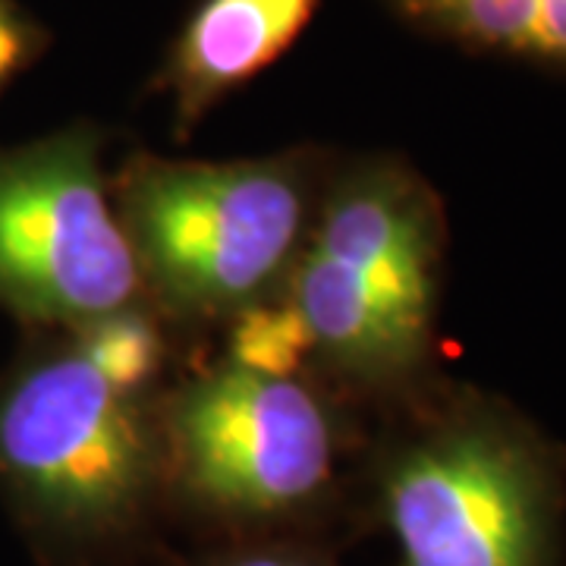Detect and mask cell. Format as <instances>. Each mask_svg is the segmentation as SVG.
Returning <instances> with one entry per match:
<instances>
[{
  "label": "cell",
  "mask_w": 566,
  "mask_h": 566,
  "mask_svg": "<svg viewBox=\"0 0 566 566\" xmlns=\"http://www.w3.org/2000/svg\"><path fill=\"white\" fill-rule=\"evenodd\" d=\"M444 211L406 164L378 158L327 182L281 296L308 363L337 381L394 394L419 381L438 327Z\"/></svg>",
  "instance_id": "cell-1"
},
{
  "label": "cell",
  "mask_w": 566,
  "mask_h": 566,
  "mask_svg": "<svg viewBox=\"0 0 566 566\" xmlns=\"http://www.w3.org/2000/svg\"><path fill=\"white\" fill-rule=\"evenodd\" d=\"M0 485L54 564L120 566L167 506L158 403L70 334L0 387Z\"/></svg>",
  "instance_id": "cell-2"
},
{
  "label": "cell",
  "mask_w": 566,
  "mask_h": 566,
  "mask_svg": "<svg viewBox=\"0 0 566 566\" xmlns=\"http://www.w3.org/2000/svg\"><path fill=\"white\" fill-rule=\"evenodd\" d=\"M368 504L397 566H566L560 450L479 394H453L394 434Z\"/></svg>",
  "instance_id": "cell-3"
},
{
  "label": "cell",
  "mask_w": 566,
  "mask_h": 566,
  "mask_svg": "<svg viewBox=\"0 0 566 566\" xmlns=\"http://www.w3.org/2000/svg\"><path fill=\"white\" fill-rule=\"evenodd\" d=\"M223 359L158 403L167 506L223 542L308 535L340 494L344 428L308 378Z\"/></svg>",
  "instance_id": "cell-4"
},
{
  "label": "cell",
  "mask_w": 566,
  "mask_h": 566,
  "mask_svg": "<svg viewBox=\"0 0 566 566\" xmlns=\"http://www.w3.org/2000/svg\"><path fill=\"white\" fill-rule=\"evenodd\" d=\"M322 189L305 151L237 161L142 155L123 170L114 205L145 293L186 322H233L281 293Z\"/></svg>",
  "instance_id": "cell-5"
},
{
  "label": "cell",
  "mask_w": 566,
  "mask_h": 566,
  "mask_svg": "<svg viewBox=\"0 0 566 566\" xmlns=\"http://www.w3.org/2000/svg\"><path fill=\"white\" fill-rule=\"evenodd\" d=\"M98 148L73 126L0 155V303L25 322L76 331L148 296Z\"/></svg>",
  "instance_id": "cell-6"
},
{
  "label": "cell",
  "mask_w": 566,
  "mask_h": 566,
  "mask_svg": "<svg viewBox=\"0 0 566 566\" xmlns=\"http://www.w3.org/2000/svg\"><path fill=\"white\" fill-rule=\"evenodd\" d=\"M318 0H202L164 63L161 88L186 136L214 104L293 48Z\"/></svg>",
  "instance_id": "cell-7"
},
{
  "label": "cell",
  "mask_w": 566,
  "mask_h": 566,
  "mask_svg": "<svg viewBox=\"0 0 566 566\" xmlns=\"http://www.w3.org/2000/svg\"><path fill=\"white\" fill-rule=\"evenodd\" d=\"M434 39L566 73V0H390Z\"/></svg>",
  "instance_id": "cell-8"
},
{
  "label": "cell",
  "mask_w": 566,
  "mask_h": 566,
  "mask_svg": "<svg viewBox=\"0 0 566 566\" xmlns=\"http://www.w3.org/2000/svg\"><path fill=\"white\" fill-rule=\"evenodd\" d=\"M88 359L111 375L117 385L151 394L164 368V337L155 315H148L142 305L123 308L117 315H107L102 322L85 324L70 331Z\"/></svg>",
  "instance_id": "cell-9"
},
{
  "label": "cell",
  "mask_w": 566,
  "mask_h": 566,
  "mask_svg": "<svg viewBox=\"0 0 566 566\" xmlns=\"http://www.w3.org/2000/svg\"><path fill=\"white\" fill-rule=\"evenodd\" d=\"M186 566H340L305 535L230 538Z\"/></svg>",
  "instance_id": "cell-10"
},
{
  "label": "cell",
  "mask_w": 566,
  "mask_h": 566,
  "mask_svg": "<svg viewBox=\"0 0 566 566\" xmlns=\"http://www.w3.org/2000/svg\"><path fill=\"white\" fill-rule=\"evenodd\" d=\"M32 54V29L13 0H0V85L10 80Z\"/></svg>",
  "instance_id": "cell-11"
}]
</instances>
